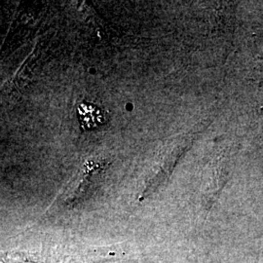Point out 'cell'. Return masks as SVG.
<instances>
[{"label": "cell", "mask_w": 263, "mask_h": 263, "mask_svg": "<svg viewBox=\"0 0 263 263\" xmlns=\"http://www.w3.org/2000/svg\"><path fill=\"white\" fill-rule=\"evenodd\" d=\"M118 253L113 249L76 250L73 248H50L40 263H104L115 260Z\"/></svg>", "instance_id": "obj_1"}, {"label": "cell", "mask_w": 263, "mask_h": 263, "mask_svg": "<svg viewBox=\"0 0 263 263\" xmlns=\"http://www.w3.org/2000/svg\"><path fill=\"white\" fill-rule=\"evenodd\" d=\"M83 128H95L104 122V114L94 105L81 104L78 108Z\"/></svg>", "instance_id": "obj_2"}]
</instances>
